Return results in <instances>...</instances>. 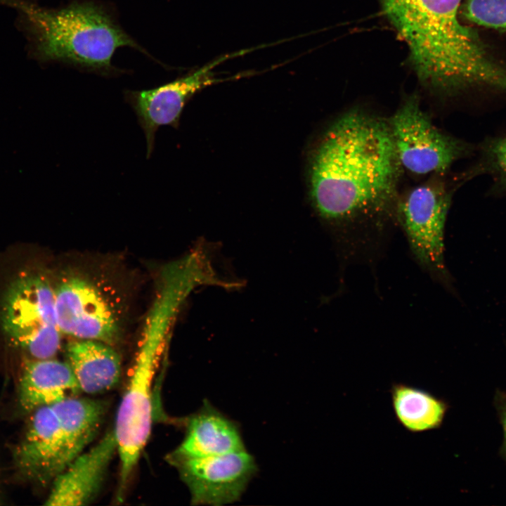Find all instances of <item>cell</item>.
<instances>
[{"mask_svg": "<svg viewBox=\"0 0 506 506\" xmlns=\"http://www.w3.org/2000/svg\"><path fill=\"white\" fill-rule=\"evenodd\" d=\"M401 169L387 119L351 109L327 127L311 152L313 207L344 233L382 227L396 217Z\"/></svg>", "mask_w": 506, "mask_h": 506, "instance_id": "6da1fadb", "label": "cell"}, {"mask_svg": "<svg viewBox=\"0 0 506 506\" xmlns=\"http://www.w3.org/2000/svg\"><path fill=\"white\" fill-rule=\"evenodd\" d=\"M406 42L420 80L453 92L486 87L506 92V67L459 19L461 0H379Z\"/></svg>", "mask_w": 506, "mask_h": 506, "instance_id": "7a4b0ae2", "label": "cell"}, {"mask_svg": "<svg viewBox=\"0 0 506 506\" xmlns=\"http://www.w3.org/2000/svg\"><path fill=\"white\" fill-rule=\"evenodd\" d=\"M0 4L18 11L30 51L40 61H60L108 75L116 70L111 62L117 48L129 46L146 53L95 1H74L58 9L30 0H0Z\"/></svg>", "mask_w": 506, "mask_h": 506, "instance_id": "3957f363", "label": "cell"}, {"mask_svg": "<svg viewBox=\"0 0 506 506\" xmlns=\"http://www.w3.org/2000/svg\"><path fill=\"white\" fill-rule=\"evenodd\" d=\"M162 335L147 332L139 348L113 429L120 460L117 498L121 500L148 440L153 422V383L164 343Z\"/></svg>", "mask_w": 506, "mask_h": 506, "instance_id": "277c9868", "label": "cell"}, {"mask_svg": "<svg viewBox=\"0 0 506 506\" xmlns=\"http://www.w3.org/2000/svg\"><path fill=\"white\" fill-rule=\"evenodd\" d=\"M1 323L11 341L34 359L51 358L59 350L53 290L41 275H22L11 283L3 301Z\"/></svg>", "mask_w": 506, "mask_h": 506, "instance_id": "5b68a950", "label": "cell"}, {"mask_svg": "<svg viewBox=\"0 0 506 506\" xmlns=\"http://www.w3.org/2000/svg\"><path fill=\"white\" fill-rule=\"evenodd\" d=\"M402 169L415 175L442 174L465 152L463 143L439 129L417 94L387 119Z\"/></svg>", "mask_w": 506, "mask_h": 506, "instance_id": "8992f818", "label": "cell"}, {"mask_svg": "<svg viewBox=\"0 0 506 506\" xmlns=\"http://www.w3.org/2000/svg\"><path fill=\"white\" fill-rule=\"evenodd\" d=\"M451 195L443 183L430 180L399 197L396 217L412 254L432 275L444 273V230Z\"/></svg>", "mask_w": 506, "mask_h": 506, "instance_id": "52a82bcc", "label": "cell"}, {"mask_svg": "<svg viewBox=\"0 0 506 506\" xmlns=\"http://www.w3.org/2000/svg\"><path fill=\"white\" fill-rule=\"evenodd\" d=\"M53 293L60 332L111 346L117 342L118 309L94 283L82 275H70L59 283Z\"/></svg>", "mask_w": 506, "mask_h": 506, "instance_id": "ba28073f", "label": "cell"}, {"mask_svg": "<svg viewBox=\"0 0 506 506\" xmlns=\"http://www.w3.org/2000/svg\"><path fill=\"white\" fill-rule=\"evenodd\" d=\"M172 461L188 487L193 505H223L238 500L257 472L245 450L226 454L175 458Z\"/></svg>", "mask_w": 506, "mask_h": 506, "instance_id": "9c48e42d", "label": "cell"}, {"mask_svg": "<svg viewBox=\"0 0 506 506\" xmlns=\"http://www.w3.org/2000/svg\"><path fill=\"white\" fill-rule=\"evenodd\" d=\"M231 56L226 55L197 70L155 89L125 91L124 98L137 115L147 142V157L153 153L155 135L161 126L176 127L186 102L198 91L216 82L213 69Z\"/></svg>", "mask_w": 506, "mask_h": 506, "instance_id": "30bf717a", "label": "cell"}, {"mask_svg": "<svg viewBox=\"0 0 506 506\" xmlns=\"http://www.w3.org/2000/svg\"><path fill=\"white\" fill-rule=\"evenodd\" d=\"M117 452L114 430L82 453L54 479L46 505H84L100 491L107 469Z\"/></svg>", "mask_w": 506, "mask_h": 506, "instance_id": "8fae6325", "label": "cell"}, {"mask_svg": "<svg viewBox=\"0 0 506 506\" xmlns=\"http://www.w3.org/2000/svg\"><path fill=\"white\" fill-rule=\"evenodd\" d=\"M29 427L16 452L19 469L41 483L62 472L63 435L59 415L53 404L33 410Z\"/></svg>", "mask_w": 506, "mask_h": 506, "instance_id": "7c38bea8", "label": "cell"}, {"mask_svg": "<svg viewBox=\"0 0 506 506\" xmlns=\"http://www.w3.org/2000/svg\"><path fill=\"white\" fill-rule=\"evenodd\" d=\"M243 450L236 423L206 402L189 420L186 436L171 457H206Z\"/></svg>", "mask_w": 506, "mask_h": 506, "instance_id": "4fadbf2b", "label": "cell"}, {"mask_svg": "<svg viewBox=\"0 0 506 506\" xmlns=\"http://www.w3.org/2000/svg\"><path fill=\"white\" fill-rule=\"evenodd\" d=\"M80 391L67 362L51 358L27 361L22 371L19 401L27 411L57 403Z\"/></svg>", "mask_w": 506, "mask_h": 506, "instance_id": "5bb4252c", "label": "cell"}, {"mask_svg": "<svg viewBox=\"0 0 506 506\" xmlns=\"http://www.w3.org/2000/svg\"><path fill=\"white\" fill-rule=\"evenodd\" d=\"M66 354L80 391L91 394L103 392L115 387L120 378L121 359L110 344L74 340L67 344Z\"/></svg>", "mask_w": 506, "mask_h": 506, "instance_id": "9a60e30c", "label": "cell"}, {"mask_svg": "<svg viewBox=\"0 0 506 506\" xmlns=\"http://www.w3.org/2000/svg\"><path fill=\"white\" fill-rule=\"evenodd\" d=\"M53 405L62 428L60 465L63 472L96 436L104 417L106 405L100 401L72 396Z\"/></svg>", "mask_w": 506, "mask_h": 506, "instance_id": "2e32d148", "label": "cell"}, {"mask_svg": "<svg viewBox=\"0 0 506 506\" xmlns=\"http://www.w3.org/2000/svg\"><path fill=\"white\" fill-rule=\"evenodd\" d=\"M390 394L395 417L407 431L420 433L442 424L448 406L433 394L403 383H394Z\"/></svg>", "mask_w": 506, "mask_h": 506, "instance_id": "e0dca14e", "label": "cell"}, {"mask_svg": "<svg viewBox=\"0 0 506 506\" xmlns=\"http://www.w3.org/2000/svg\"><path fill=\"white\" fill-rule=\"evenodd\" d=\"M460 14L476 25L506 30V0H465Z\"/></svg>", "mask_w": 506, "mask_h": 506, "instance_id": "ac0fdd59", "label": "cell"}, {"mask_svg": "<svg viewBox=\"0 0 506 506\" xmlns=\"http://www.w3.org/2000/svg\"><path fill=\"white\" fill-rule=\"evenodd\" d=\"M487 153L495 169L506 179V137L491 141Z\"/></svg>", "mask_w": 506, "mask_h": 506, "instance_id": "d6986e66", "label": "cell"}, {"mask_svg": "<svg viewBox=\"0 0 506 506\" xmlns=\"http://www.w3.org/2000/svg\"><path fill=\"white\" fill-rule=\"evenodd\" d=\"M501 422L504 430L505 441V448H506V403L501 406Z\"/></svg>", "mask_w": 506, "mask_h": 506, "instance_id": "ffe728a7", "label": "cell"}]
</instances>
